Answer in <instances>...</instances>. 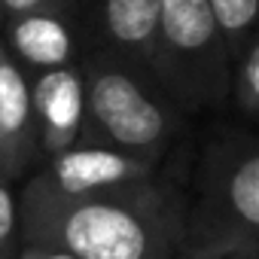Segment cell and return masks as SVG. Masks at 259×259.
Returning a JSON list of instances; mask_svg holds the SVG:
<instances>
[{"instance_id":"17","label":"cell","mask_w":259,"mask_h":259,"mask_svg":"<svg viewBox=\"0 0 259 259\" xmlns=\"http://www.w3.org/2000/svg\"><path fill=\"white\" fill-rule=\"evenodd\" d=\"M229 259H244V256H229Z\"/></svg>"},{"instance_id":"11","label":"cell","mask_w":259,"mask_h":259,"mask_svg":"<svg viewBox=\"0 0 259 259\" xmlns=\"http://www.w3.org/2000/svg\"><path fill=\"white\" fill-rule=\"evenodd\" d=\"M229 89L235 95L238 110L247 119H256L259 113V43L250 40L244 52L235 58V70L229 73Z\"/></svg>"},{"instance_id":"15","label":"cell","mask_w":259,"mask_h":259,"mask_svg":"<svg viewBox=\"0 0 259 259\" xmlns=\"http://www.w3.org/2000/svg\"><path fill=\"white\" fill-rule=\"evenodd\" d=\"M0 180L7 183V165H4V141H0ZM13 186V183H10Z\"/></svg>"},{"instance_id":"9","label":"cell","mask_w":259,"mask_h":259,"mask_svg":"<svg viewBox=\"0 0 259 259\" xmlns=\"http://www.w3.org/2000/svg\"><path fill=\"white\" fill-rule=\"evenodd\" d=\"M162 0H98L101 31L110 46L153 70Z\"/></svg>"},{"instance_id":"5","label":"cell","mask_w":259,"mask_h":259,"mask_svg":"<svg viewBox=\"0 0 259 259\" xmlns=\"http://www.w3.org/2000/svg\"><path fill=\"white\" fill-rule=\"evenodd\" d=\"M159 174H162V162H147L98 147H73L61 156H52L49 165L28 180V189L52 198H82V195L147 183Z\"/></svg>"},{"instance_id":"10","label":"cell","mask_w":259,"mask_h":259,"mask_svg":"<svg viewBox=\"0 0 259 259\" xmlns=\"http://www.w3.org/2000/svg\"><path fill=\"white\" fill-rule=\"evenodd\" d=\"M210 7V16H213V25L220 31V40L229 52V58L235 61L244 46L253 37V25H256V16H259V0H207Z\"/></svg>"},{"instance_id":"13","label":"cell","mask_w":259,"mask_h":259,"mask_svg":"<svg viewBox=\"0 0 259 259\" xmlns=\"http://www.w3.org/2000/svg\"><path fill=\"white\" fill-rule=\"evenodd\" d=\"M49 7H55V0H0V10H4V19L28 16V13L49 10Z\"/></svg>"},{"instance_id":"8","label":"cell","mask_w":259,"mask_h":259,"mask_svg":"<svg viewBox=\"0 0 259 259\" xmlns=\"http://www.w3.org/2000/svg\"><path fill=\"white\" fill-rule=\"evenodd\" d=\"M0 141H4L7 183H16L40 162V147L28 76L10 58L4 43H0Z\"/></svg>"},{"instance_id":"16","label":"cell","mask_w":259,"mask_h":259,"mask_svg":"<svg viewBox=\"0 0 259 259\" xmlns=\"http://www.w3.org/2000/svg\"><path fill=\"white\" fill-rule=\"evenodd\" d=\"M0 25H4V10H0Z\"/></svg>"},{"instance_id":"2","label":"cell","mask_w":259,"mask_h":259,"mask_svg":"<svg viewBox=\"0 0 259 259\" xmlns=\"http://www.w3.org/2000/svg\"><path fill=\"white\" fill-rule=\"evenodd\" d=\"M259 250V150L247 132L213 141L198 168L171 259H256Z\"/></svg>"},{"instance_id":"4","label":"cell","mask_w":259,"mask_h":259,"mask_svg":"<svg viewBox=\"0 0 259 259\" xmlns=\"http://www.w3.org/2000/svg\"><path fill=\"white\" fill-rule=\"evenodd\" d=\"M153 73L168 98L183 104H220L226 98L232 58L207 0H162Z\"/></svg>"},{"instance_id":"7","label":"cell","mask_w":259,"mask_h":259,"mask_svg":"<svg viewBox=\"0 0 259 259\" xmlns=\"http://www.w3.org/2000/svg\"><path fill=\"white\" fill-rule=\"evenodd\" d=\"M4 49L10 52V58L22 67V73H46V70H58V67H70L73 64V31L67 16H61L55 7L49 10H37L28 16H16V19H4Z\"/></svg>"},{"instance_id":"1","label":"cell","mask_w":259,"mask_h":259,"mask_svg":"<svg viewBox=\"0 0 259 259\" xmlns=\"http://www.w3.org/2000/svg\"><path fill=\"white\" fill-rule=\"evenodd\" d=\"M183 177L165 171L147 183L82 198L19 195V247L46 244L79 259H171L186 217Z\"/></svg>"},{"instance_id":"6","label":"cell","mask_w":259,"mask_h":259,"mask_svg":"<svg viewBox=\"0 0 259 259\" xmlns=\"http://www.w3.org/2000/svg\"><path fill=\"white\" fill-rule=\"evenodd\" d=\"M31 85L34 122H37V147L40 159L61 156L76 147L79 125H82V73L79 67H58L46 70Z\"/></svg>"},{"instance_id":"3","label":"cell","mask_w":259,"mask_h":259,"mask_svg":"<svg viewBox=\"0 0 259 259\" xmlns=\"http://www.w3.org/2000/svg\"><path fill=\"white\" fill-rule=\"evenodd\" d=\"M82 125L76 147L162 162L180 132V110L135 64L95 55L82 70Z\"/></svg>"},{"instance_id":"14","label":"cell","mask_w":259,"mask_h":259,"mask_svg":"<svg viewBox=\"0 0 259 259\" xmlns=\"http://www.w3.org/2000/svg\"><path fill=\"white\" fill-rule=\"evenodd\" d=\"M16 259H79V256H70V253L46 247V244H22Z\"/></svg>"},{"instance_id":"12","label":"cell","mask_w":259,"mask_h":259,"mask_svg":"<svg viewBox=\"0 0 259 259\" xmlns=\"http://www.w3.org/2000/svg\"><path fill=\"white\" fill-rule=\"evenodd\" d=\"M19 256V198L10 183L0 180V259Z\"/></svg>"}]
</instances>
